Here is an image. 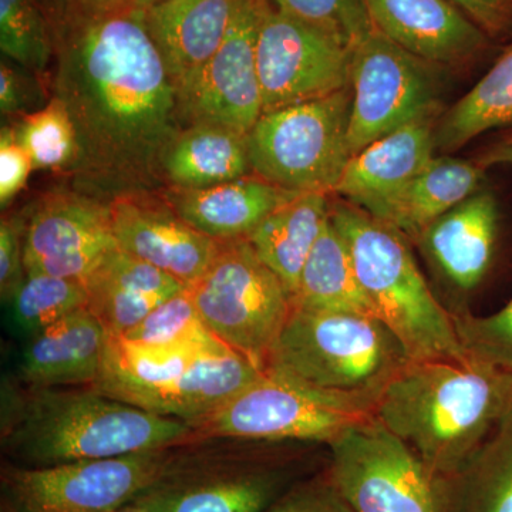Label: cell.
<instances>
[{
  "label": "cell",
  "instance_id": "1",
  "mask_svg": "<svg viewBox=\"0 0 512 512\" xmlns=\"http://www.w3.org/2000/svg\"><path fill=\"white\" fill-rule=\"evenodd\" d=\"M57 97L76 128V191L110 202L165 191L163 161L184 130L177 87L144 10L49 16Z\"/></svg>",
  "mask_w": 512,
  "mask_h": 512
},
{
  "label": "cell",
  "instance_id": "2",
  "mask_svg": "<svg viewBox=\"0 0 512 512\" xmlns=\"http://www.w3.org/2000/svg\"><path fill=\"white\" fill-rule=\"evenodd\" d=\"M194 427L93 386L30 387L5 377L0 439L13 466L50 467L183 444Z\"/></svg>",
  "mask_w": 512,
  "mask_h": 512
},
{
  "label": "cell",
  "instance_id": "3",
  "mask_svg": "<svg viewBox=\"0 0 512 512\" xmlns=\"http://www.w3.org/2000/svg\"><path fill=\"white\" fill-rule=\"evenodd\" d=\"M512 373L458 360H412L384 390L375 417L434 471L456 478L503 416Z\"/></svg>",
  "mask_w": 512,
  "mask_h": 512
},
{
  "label": "cell",
  "instance_id": "4",
  "mask_svg": "<svg viewBox=\"0 0 512 512\" xmlns=\"http://www.w3.org/2000/svg\"><path fill=\"white\" fill-rule=\"evenodd\" d=\"M330 220L348 244L373 315L410 359L466 362L453 315L434 298L409 239L345 200L330 202Z\"/></svg>",
  "mask_w": 512,
  "mask_h": 512
},
{
  "label": "cell",
  "instance_id": "5",
  "mask_svg": "<svg viewBox=\"0 0 512 512\" xmlns=\"http://www.w3.org/2000/svg\"><path fill=\"white\" fill-rule=\"evenodd\" d=\"M410 362L402 342L373 316L293 308L265 369L373 414Z\"/></svg>",
  "mask_w": 512,
  "mask_h": 512
},
{
  "label": "cell",
  "instance_id": "6",
  "mask_svg": "<svg viewBox=\"0 0 512 512\" xmlns=\"http://www.w3.org/2000/svg\"><path fill=\"white\" fill-rule=\"evenodd\" d=\"M264 373L227 345L147 348L109 338L93 384L101 393L191 426Z\"/></svg>",
  "mask_w": 512,
  "mask_h": 512
},
{
  "label": "cell",
  "instance_id": "7",
  "mask_svg": "<svg viewBox=\"0 0 512 512\" xmlns=\"http://www.w3.org/2000/svg\"><path fill=\"white\" fill-rule=\"evenodd\" d=\"M328 446V476L353 512H457L456 478L434 471L375 416Z\"/></svg>",
  "mask_w": 512,
  "mask_h": 512
},
{
  "label": "cell",
  "instance_id": "8",
  "mask_svg": "<svg viewBox=\"0 0 512 512\" xmlns=\"http://www.w3.org/2000/svg\"><path fill=\"white\" fill-rule=\"evenodd\" d=\"M248 440L192 437L174 446L133 501L150 512H264L286 493L285 471L245 453Z\"/></svg>",
  "mask_w": 512,
  "mask_h": 512
},
{
  "label": "cell",
  "instance_id": "9",
  "mask_svg": "<svg viewBox=\"0 0 512 512\" xmlns=\"http://www.w3.org/2000/svg\"><path fill=\"white\" fill-rule=\"evenodd\" d=\"M352 87L262 114L247 136L254 174L282 190L330 195L352 158Z\"/></svg>",
  "mask_w": 512,
  "mask_h": 512
},
{
  "label": "cell",
  "instance_id": "10",
  "mask_svg": "<svg viewBox=\"0 0 512 512\" xmlns=\"http://www.w3.org/2000/svg\"><path fill=\"white\" fill-rule=\"evenodd\" d=\"M188 291L205 326L229 349L265 370L293 303L248 239L221 242L210 268Z\"/></svg>",
  "mask_w": 512,
  "mask_h": 512
},
{
  "label": "cell",
  "instance_id": "11",
  "mask_svg": "<svg viewBox=\"0 0 512 512\" xmlns=\"http://www.w3.org/2000/svg\"><path fill=\"white\" fill-rule=\"evenodd\" d=\"M370 417L372 413L345 400L265 369L255 382L194 424L192 437L330 444Z\"/></svg>",
  "mask_w": 512,
  "mask_h": 512
},
{
  "label": "cell",
  "instance_id": "12",
  "mask_svg": "<svg viewBox=\"0 0 512 512\" xmlns=\"http://www.w3.org/2000/svg\"><path fill=\"white\" fill-rule=\"evenodd\" d=\"M173 447L50 467L2 468L3 501L16 512H109L156 480Z\"/></svg>",
  "mask_w": 512,
  "mask_h": 512
},
{
  "label": "cell",
  "instance_id": "13",
  "mask_svg": "<svg viewBox=\"0 0 512 512\" xmlns=\"http://www.w3.org/2000/svg\"><path fill=\"white\" fill-rule=\"evenodd\" d=\"M431 64L373 30L350 53L352 156L376 140L439 113Z\"/></svg>",
  "mask_w": 512,
  "mask_h": 512
},
{
  "label": "cell",
  "instance_id": "14",
  "mask_svg": "<svg viewBox=\"0 0 512 512\" xmlns=\"http://www.w3.org/2000/svg\"><path fill=\"white\" fill-rule=\"evenodd\" d=\"M350 53L335 37L264 0L256 42L262 114L349 87Z\"/></svg>",
  "mask_w": 512,
  "mask_h": 512
},
{
  "label": "cell",
  "instance_id": "15",
  "mask_svg": "<svg viewBox=\"0 0 512 512\" xmlns=\"http://www.w3.org/2000/svg\"><path fill=\"white\" fill-rule=\"evenodd\" d=\"M264 0H242L220 49L177 87L184 126L214 124L248 136L262 116L256 63Z\"/></svg>",
  "mask_w": 512,
  "mask_h": 512
},
{
  "label": "cell",
  "instance_id": "16",
  "mask_svg": "<svg viewBox=\"0 0 512 512\" xmlns=\"http://www.w3.org/2000/svg\"><path fill=\"white\" fill-rule=\"evenodd\" d=\"M23 264L32 274L84 281L117 248L110 202L80 191L52 192L20 215Z\"/></svg>",
  "mask_w": 512,
  "mask_h": 512
},
{
  "label": "cell",
  "instance_id": "17",
  "mask_svg": "<svg viewBox=\"0 0 512 512\" xmlns=\"http://www.w3.org/2000/svg\"><path fill=\"white\" fill-rule=\"evenodd\" d=\"M110 212L117 247L185 286L200 279L220 251L221 242L187 224L163 194L120 195Z\"/></svg>",
  "mask_w": 512,
  "mask_h": 512
},
{
  "label": "cell",
  "instance_id": "18",
  "mask_svg": "<svg viewBox=\"0 0 512 512\" xmlns=\"http://www.w3.org/2000/svg\"><path fill=\"white\" fill-rule=\"evenodd\" d=\"M377 32L431 66L483 55L490 39L450 0H366Z\"/></svg>",
  "mask_w": 512,
  "mask_h": 512
},
{
  "label": "cell",
  "instance_id": "19",
  "mask_svg": "<svg viewBox=\"0 0 512 512\" xmlns=\"http://www.w3.org/2000/svg\"><path fill=\"white\" fill-rule=\"evenodd\" d=\"M109 338L89 309H79L23 340L12 377L30 387L93 386Z\"/></svg>",
  "mask_w": 512,
  "mask_h": 512
},
{
  "label": "cell",
  "instance_id": "20",
  "mask_svg": "<svg viewBox=\"0 0 512 512\" xmlns=\"http://www.w3.org/2000/svg\"><path fill=\"white\" fill-rule=\"evenodd\" d=\"M439 114L397 128L355 154L333 194L370 212L402 190L434 157Z\"/></svg>",
  "mask_w": 512,
  "mask_h": 512
},
{
  "label": "cell",
  "instance_id": "21",
  "mask_svg": "<svg viewBox=\"0 0 512 512\" xmlns=\"http://www.w3.org/2000/svg\"><path fill=\"white\" fill-rule=\"evenodd\" d=\"M86 308L111 338H123L161 303L183 292V282L117 247L83 281Z\"/></svg>",
  "mask_w": 512,
  "mask_h": 512
},
{
  "label": "cell",
  "instance_id": "22",
  "mask_svg": "<svg viewBox=\"0 0 512 512\" xmlns=\"http://www.w3.org/2000/svg\"><path fill=\"white\" fill-rule=\"evenodd\" d=\"M500 211L494 194L477 191L424 229L417 245L463 291L481 284L493 264Z\"/></svg>",
  "mask_w": 512,
  "mask_h": 512
},
{
  "label": "cell",
  "instance_id": "23",
  "mask_svg": "<svg viewBox=\"0 0 512 512\" xmlns=\"http://www.w3.org/2000/svg\"><path fill=\"white\" fill-rule=\"evenodd\" d=\"M242 0H164L144 10L151 39L180 86L220 49Z\"/></svg>",
  "mask_w": 512,
  "mask_h": 512
},
{
  "label": "cell",
  "instance_id": "24",
  "mask_svg": "<svg viewBox=\"0 0 512 512\" xmlns=\"http://www.w3.org/2000/svg\"><path fill=\"white\" fill-rule=\"evenodd\" d=\"M293 194L251 174L204 190L168 188L163 195L192 228L215 241L227 242L248 238Z\"/></svg>",
  "mask_w": 512,
  "mask_h": 512
},
{
  "label": "cell",
  "instance_id": "25",
  "mask_svg": "<svg viewBox=\"0 0 512 512\" xmlns=\"http://www.w3.org/2000/svg\"><path fill=\"white\" fill-rule=\"evenodd\" d=\"M485 171L476 160L433 157L402 190L369 214L416 244L437 218L476 194Z\"/></svg>",
  "mask_w": 512,
  "mask_h": 512
},
{
  "label": "cell",
  "instance_id": "26",
  "mask_svg": "<svg viewBox=\"0 0 512 512\" xmlns=\"http://www.w3.org/2000/svg\"><path fill=\"white\" fill-rule=\"evenodd\" d=\"M329 215V195L293 194L247 238L262 262L281 279L292 303L308 256Z\"/></svg>",
  "mask_w": 512,
  "mask_h": 512
},
{
  "label": "cell",
  "instance_id": "27",
  "mask_svg": "<svg viewBox=\"0 0 512 512\" xmlns=\"http://www.w3.org/2000/svg\"><path fill=\"white\" fill-rule=\"evenodd\" d=\"M163 173L174 190H204L254 174L247 136L214 124L187 126L165 154Z\"/></svg>",
  "mask_w": 512,
  "mask_h": 512
},
{
  "label": "cell",
  "instance_id": "28",
  "mask_svg": "<svg viewBox=\"0 0 512 512\" xmlns=\"http://www.w3.org/2000/svg\"><path fill=\"white\" fill-rule=\"evenodd\" d=\"M293 308L373 316L345 239L332 220L323 225L303 268Z\"/></svg>",
  "mask_w": 512,
  "mask_h": 512
},
{
  "label": "cell",
  "instance_id": "29",
  "mask_svg": "<svg viewBox=\"0 0 512 512\" xmlns=\"http://www.w3.org/2000/svg\"><path fill=\"white\" fill-rule=\"evenodd\" d=\"M512 128V43L480 82L444 114L436 148L453 153L487 131Z\"/></svg>",
  "mask_w": 512,
  "mask_h": 512
},
{
  "label": "cell",
  "instance_id": "30",
  "mask_svg": "<svg viewBox=\"0 0 512 512\" xmlns=\"http://www.w3.org/2000/svg\"><path fill=\"white\" fill-rule=\"evenodd\" d=\"M456 483L457 512H512V394Z\"/></svg>",
  "mask_w": 512,
  "mask_h": 512
},
{
  "label": "cell",
  "instance_id": "31",
  "mask_svg": "<svg viewBox=\"0 0 512 512\" xmlns=\"http://www.w3.org/2000/svg\"><path fill=\"white\" fill-rule=\"evenodd\" d=\"M86 303L82 281L26 272L6 301L9 330L16 338H32L70 313L86 308Z\"/></svg>",
  "mask_w": 512,
  "mask_h": 512
},
{
  "label": "cell",
  "instance_id": "32",
  "mask_svg": "<svg viewBox=\"0 0 512 512\" xmlns=\"http://www.w3.org/2000/svg\"><path fill=\"white\" fill-rule=\"evenodd\" d=\"M0 50L42 76L55 56L52 28L40 0H0Z\"/></svg>",
  "mask_w": 512,
  "mask_h": 512
},
{
  "label": "cell",
  "instance_id": "33",
  "mask_svg": "<svg viewBox=\"0 0 512 512\" xmlns=\"http://www.w3.org/2000/svg\"><path fill=\"white\" fill-rule=\"evenodd\" d=\"M32 158L35 170L67 171L77 157V134L66 107L57 97L12 126Z\"/></svg>",
  "mask_w": 512,
  "mask_h": 512
},
{
  "label": "cell",
  "instance_id": "34",
  "mask_svg": "<svg viewBox=\"0 0 512 512\" xmlns=\"http://www.w3.org/2000/svg\"><path fill=\"white\" fill-rule=\"evenodd\" d=\"M123 339L147 348L224 345L202 322L188 288L161 303Z\"/></svg>",
  "mask_w": 512,
  "mask_h": 512
},
{
  "label": "cell",
  "instance_id": "35",
  "mask_svg": "<svg viewBox=\"0 0 512 512\" xmlns=\"http://www.w3.org/2000/svg\"><path fill=\"white\" fill-rule=\"evenodd\" d=\"M275 9L315 26L353 49L375 30L366 0H266Z\"/></svg>",
  "mask_w": 512,
  "mask_h": 512
},
{
  "label": "cell",
  "instance_id": "36",
  "mask_svg": "<svg viewBox=\"0 0 512 512\" xmlns=\"http://www.w3.org/2000/svg\"><path fill=\"white\" fill-rule=\"evenodd\" d=\"M453 320L468 360L512 373V299L493 315H453Z\"/></svg>",
  "mask_w": 512,
  "mask_h": 512
},
{
  "label": "cell",
  "instance_id": "37",
  "mask_svg": "<svg viewBox=\"0 0 512 512\" xmlns=\"http://www.w3.org/2000/svg\"><path fill=\"white\" fill-rule=\"evenodd\" d=\"M264 512H353L340 497L328 473L289 488Z\"/></svg>",
  "mask_w": 512,
  "mask_h": 512
},
{
  "label": "cell",
  "instance_id": "38",
  "mask_svg": "<svg viewBox=\"0 0 512 512\" xmlns=\"http://www.w3.org/2000/svg\"><path fill=\"white\" fill-rule=\"evenodd\" d=\"M25 67L2 60L0 63V111L2 114H26L43 106V89L37 77Z\"/></svg>",
  "mask_w": 512,
  "mask_h": 512
},
{
  "label": "cell",
  "instance_id": "39",
  "mask_svg": "<svg viewBox=\"0 0 512 512\" xmlns=\"http://www.w3.org/2000/svg\"><path fill=\"white\" fill-rule=\"evenodd\" d=\"M33 168L32 158L16 138L12 126L0 131V204L8 207L9 202L28 183Z\"/></svg>",
  "mask_w": 512,
  "mask_h": 512
},
{
  "label": "cell",
  "instance_id": "40",
  "mask_svg": "<svg viewBox=\"0 0 512 512\" xmlns=\"http://www.w3.org/2000/svg\"><path fill=\"white\" fill-rule=\"evenodd\" d=\"M23 232L20 215L0 221V295L8 301L25 278Z\"/></svg>",
  "mask_w": 512,
  "mask_h": 512
},
{
  "label": "cell",
  "instance_id": "41",
  "mask_svg": "<svg viewBox=\"0 0 512 512\" xmlns=\"http://www.w3.org/2000/svg\"><path fill=\"white\" fill-rule=\"evenodd\" d=\"M488 39L512 35V0H450Z\"/></svg>",
  "mask_w": 512,
  "mask_h": 512
},
{
  "label": "cell",
  "instance_id": "42",
  "mask_svg": "<svg viewBox=\"0 0 512 512\" xmlns=\"http://www.w3.org/2000/svg\"><path fill=\"white\" fill-rule=\"evenodd\" d=\"M130 0H60L55 9L47 13L49 16L55 13H74V15H96V13L110 12L121 8H127Z\"/></svg>",
  "mask_w": 512,
  "mask_h": 512
},
{
  "label": "cell",
  "instance_id": "43",
  "mask_svg": "<svg viewBox=\"0 0 512 512\" xmlns=\"http://www.w3.org/2000/svg\"><path fill=\"white\" fill-rule=\"evenodd\" d=\"M476 163L480 164L484 170L494 167V165H512V128L507 136L491 144L487 150H484L476 158Z\"/></svg>",
  "mask_w": 512,
  "mask_h": 512
},
{
  "label": "cell",
  "instance_id": "44",
  "mask_svg": "<svg viewBox=\"0 0 512 512\" xmlns=\"http://www.w3.org/2000/svg\"><path fill=\"white\" fill-rule=\"evenodd\" d=\"M164 2V0H130V5L133 8L147 10L151 6H156L158 3Z\"/></svg>",
  "mask_w": 512,
  "mask_h": 512
},
{
  "label": "cell",
  "instance_id": "45",
  "mask_svg": "<svg viewBox=\"0 0 512 512\" xmlns=\"http://www.w3.org/2000/svg\"><path fill=\"white\" fill-rule=\"evenodd\" d=\"M109 512H150L147 510H144V508L137 507V505L134 504H127L124 505V507L117 508V510L109 511Z\"/></svg>",
  "mask_w": 512,
  "mask_h": 512
},
{
  "label": "cell",
  "instance_id": "46",
  "mask_svg": "<svg viewBox=\"0 0 512 512\" xmlns=\"http://www.w3.org/2000/svg\"><path fill=\"white\" fill-rule=\"evenodd\" d=\"M40 2H42L43 8H45L46 13H49L50 10L56 8L57 3H59L60 0H40Z\"/></svg>",
  "mask_w": 512,
  "mask_h": 512
},
{
  "label": "cell",
  "instance_id": "47",
  "mask_svg": "<svg viewBox=\"0 0 512 512\" xmlns=\"http://www.w3.org/2000/svg\"><path fill=\"white\" fill-rule=\"evenodd\" d=\"M0 512H16L15 510H13L12 507H10L9 504H6L5 501H3L2 503V511Z\"/></svg>",
  "mask_w": 512,
  "mask_h": 512
}]
</instances>
